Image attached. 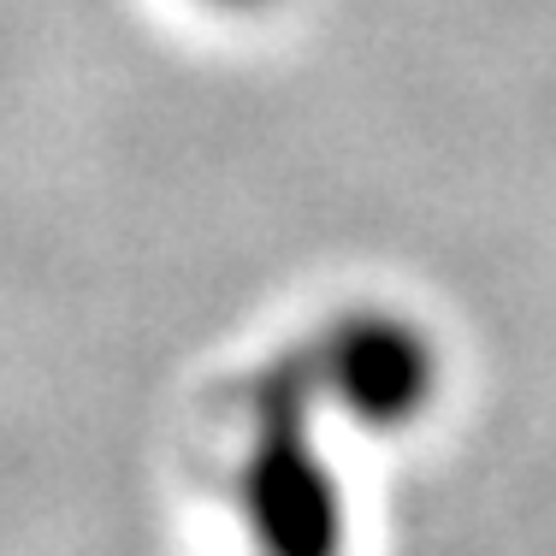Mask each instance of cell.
Wrapping results in <instances>:
<instances>
[{
  "mask_svg": "<svg viewBox=\"0 0 556 556\" xmlns=\"http://www.w3.org/2000/svg\"><path fill=\"white\" fill-rule=\"evenodd\" d=\"M314 396L302 355L273 362L255 386V420L243 450V521L255 556H343L338 473L314 439Z\"/></svg>",
  "mask_w": 556,
  "mask_h": 556,
  "instance_id": "1",
  "label": "cell"
},
{
  "mask_svg": "<svg viewBox=\"0 0 556 556\" xmlns=\"http://www.w3.org/2000/svg\"><path fill=\"white\" fill-rule=\"evenodd\" d=\"M302 374L320 403L343 408V420L367 432L415 427L444 391L432 332L396 308H379V302L332 314L302 350Z\"/></svg>",
  "mask_w": 556,
  "mask_h": 556,
  "instance_id": "2",
  "label": "cell"
},
{
  "mask_svg": "<svg viewBox=\"0 0 556 556\" xmlns=\"http://www.w3.org/2000/svg\"><path fill=\"white\" fill-rule=\"evenodd\" d=\"M202 7H214V12H261V7H273V0H202Z\"/></svg>",
  "mask_w": 556,
  "mask_h": 556,
  "instance_id": "3",
  "label": "cell"
}]
</instances>
